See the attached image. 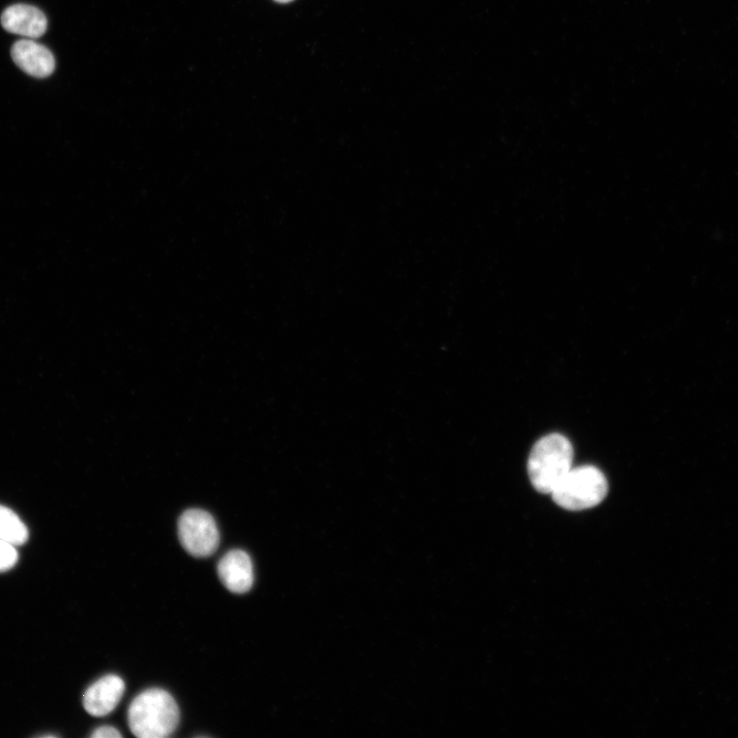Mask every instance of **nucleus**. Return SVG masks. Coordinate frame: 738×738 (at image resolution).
I'll list each match as a JSON object with an SVG mask.
<instances>
[{"label": "nucleus", "mask_w": 738, "mask_h": 738, "mask_svg": "<svg viewBox=\"0 0 738 738\" xmlns=\"http://www.w3.org/2000/svg\"><path fill=\"white\" fill-rule=\"evenodd\" d=\"M29 539V531L20 517L11 509L0 505V540L22 546Z\"/></svg>", "instance_id": "nucleus-9"}, {"label": "nucleus", "mask_w": 738, "mask_h": 738, "mask_svg": "<svg viewBox=\"0 0 738 738\" xmlns=\"http://www.w3.org/2000/svg\"><path fill=\"white\" fill-rule=\"evenodd\" d=\"M19 554L16 546L0 540V573L11 570L17 564Z\"/></svg>", "instance_id": "nucleus-10"}, {"label": "nucleus", "mask_w": 738, "mask_h": 738, "mask_svg": "<svg viewBox=\"0 0 738 738\" xmlns=\"http://www.w3.org/2000/svg\"><path fill=\"white\" fill-rule=\"evenodd\" d=\"M12 57L19 68L35 78L49 77L56 68L52 52L32 39L17 41L12 48Z\"/></svg>", "instance_id": "nucleus-7"}, {"label": "nucleus", "mask_w": 738, "mask_h": 738, "mask_svg": "<svg viewBox=\"0 0 738 738\" xmlns=\"http://www.w3.org/2000/svg\"><path fill=\"white\" fill-rule=\"evenodd\" d=\"M573 447L563 435L550 434L533 446L527 464L529 479L541 494L551 495L573 468Z\"/></svg>", "instance_id": "nucleus-2"}, {"label": "nucleus", "mask_w": 738, "mask_h": 738, "mask_svg": "<svg viewBox=\"0 0 738 738\" xmlns=\"http://www.w3.org/2000/svg\"><path fill=\"white\" fill-rule=\"evenodd\" d=\"M128 720L131 731L137 737L164 738L177 729L180 710L168 691L152 688L143 691L132 702Z\"/></svg>", "instance_id": "nucleus-1"}, {"label": "nucleus", "mask_w": 738, "mask_h": 738, "mask_svg": "<svg viewBox=\"0 0 738 738\" xmlns=\"http://www.w3.org/2000/svg\"><path fill=\"white\" fill-rule=\"evenodd\" d=\"M126 684L116 675H108L95 682L84 695L86 711L95 717L112 713L125 693Z\"/></svg>", "instance_id": "nucleus-6"}, {"label": "nucleus", "mask_w": 738, "mask_h": 738, "mask_svg": "<svg viewBox=\"0 0 738 738\" xmlns=\"http://www.w3.org/2000/svg\"><path fill=\"white\" fill-rule=\"evenodd\" d=\"M179 538L193 557L213 555L220 545V532L214 517L203 510L191 509L179 519Z\"/></svg>", "instance_id": "nucleus-4"}, {"label": "nucleus", "mask_w": 738, "mask_h": 738, "mask_svg": "<svg viewBox=\"0 0 738 738\" xmlns=\"http://www.w3.org/2000/svg\"><path fill=\"white\" fill-rule=\"evenodd\" d=\"M275 2L279 4H289L294 2V0H275Z\"/></svg>", "instance_id": "nucleus-12"}, {"label": "nucleus", "mask_w": 738, "mask_h": 738, "mask_svg": "<svg viewBox=\"0 0 738 738\" xmlns=\"http://www.w3.org/2000/svg\"><path fill=\"white\" fill-rule=\"evenodd\" d=\"M218 573L223 585L232 593L244 594L254 585L252 559L242 550L228 552L219 562Z\"/></svg>", "instance_id": "nucleus-5"}, {"label": "nucleus", "mask_w": 738, "mask_h": 738, "mask_svg": "<svg viewBox=\"0 0 738 738\" xmlns=\"http://www.w3.org/2000/svg\"><path fill=\"white\" fill-rule=\"evenodd\" d=\"M608 492V482L596 467L572 468L552 491L554 502L569 511H583L601 504Z\"/></svg>", "instance_id": "nucleus-3"}, {"label": "nucleus", "mask_w": 738, "mask_h": 738, "mask_svg": "<svg viewBox=\"0 0 738 738\" xmlns=\"http://www.w3.org/2000/svg\"><path fill=\"white\" fill-rule=\"evenodd\" d=\"M94 738H120L121 733L114 727L103 726L95 730L91 735Z\"/></svg>", "instance_id": "nucleus-11"}, {"label": "nucleus", "mask_w": 738, "mask_h": 738, "mask_svg": "<svg viewBox=\"0 0 738 738\" xmlns=\"http://www.w3.org/2000/svg\"><path fill=\"white\" fill-rule=\"evenodd\" d=\"M2 25L10 33L34 39L46 33L48 19L43 12L35 7L15 5L3 13Z\"/></svg>", "instance_id": "nucleus-8"}]
</instances>
